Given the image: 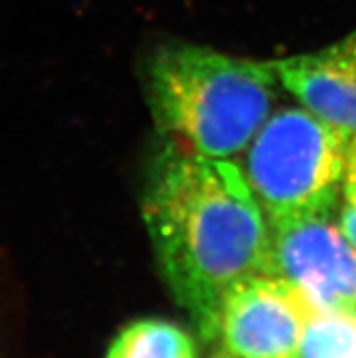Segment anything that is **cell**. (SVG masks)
I'll return each instance as SVG.
<instances>
[{
	"instance_id": "3957f363",
	"label": "cell",
	"mask_w": 356,
	"mask_h": 358,
	"mask_svg": "<svg viewBox=\"0 0 356 358\" xmlns=\"http://www.w3.org/2000/svg\"><path fill=\"white\" fill-rule=\"evenodd\" d=\"M348 144V135L304 106L271 113L240 166L269 222L329 211L342 187Z\"/></svg>"
},
{
	"instance_id": "9c48e42d",
	"label": "cell",
	"mask_w": 356,
	"mask_h": 358,
	"mask_svg": "<svg viewBox=\"0 0 356 358\" xmlns=\"http://www.w3.org/2000/svg\"><path fill=\"white\" fill-rule=\"evenodd\" d=\"M342 191L346 195V200H355L356 202V136L349 138Z\"/></svg>"
},
{
	"instance_id": "7a4b0ae2",
	"label": "cell",
	"mask_w": 356,
	"mask_h": 358,
	"mask_svg": "<svg viewBox=\"0 0 356 358\" xmlns=\"http://www.w3.org/2000/svg\"><path fill=\"white\" fill-rule=\"evenodd\" d=\"M273 62L202 48H160L149 62L148 93L155 122L169 142L211 159L242 153L276 100Z\"/></svg>"
},
{
	"instance_id": "52a82bcc",
	"label": "cell",
	"mask_w": 356,
	"mask_h": 358,
	"mask_svg": "<svg viewBox=\"0 0 356 358\" xmlns=\"http://www.w3.org/2000/svg\"><path fill=\"white\" fill-rule=\"evenodd\" d=\"M106 358H197V345L176 324L144 318L115 336Z\"/></svg>"
},
{
	"instance_id": "5b68a950",
	"label": "cell",
	"mask_w": 356,
	"mask_h": 358,
	"mask_svg": "<svg viewBox=\"0 0 356 358\" xmlns=\"http://www.w3.org/2000/svg\"><path fill=\"white\" fill-rule=\"evenodd\" d=\"M313 309L289 280L275 275L251 277L224 299L217 338L233 358H300Z\"/></svg>"
},
{
	"instance_id": "8fae6325",
	"label": "cell",
	"mask_w": 356,
	"mask_h": 358,
	"mask_svg": "<svg viewBox=\"0 0 356 358\" xmlns=\"http://www.w3.org/2000/svg\"><path fill=\"white\" fill-rule=\"evenodd\" d=\"M213 358H233V357H231V355H215V357H213Z\"/></svg>"
},
{
	"instance_id": "277c9868",
	"label": "cell",
	"mask_w": 356,
	"mask_h": 358,
	"mask_svg": "<svg viewBox=\"0 0 356 358\" xmlns=\"http://www.w3.org/2000/svg\"><path fill=\"white\" fill-rule=\"evenodd\" d=\"M269 226V275L294 284L316 309L356 315V250L329 211Z\"/></svg>"
},
{
	"instance_id": "6da1fadb",
	"label": "cell",
	"mask_w": 356,
	"mask_h": 358,
	"mask_svg": "<svg viewBox=\"0 0 356 358\" xmlns=\"http://www.w3.org/2000/svg\"><path fill=\"white\" fill-rule=\"evenodd\" d=\"M142 217L171 295L217 341L227 293L269 275L271 226L242 168L169 142L149 173Z\"/></svg>"
},
{
	"instance_id": "ba28073f",
	"label": "cell",
	"mask_w": 356,
	"mask_h": 358,
	"mask_svg": "<svg viewBox=\"0 0 356 358\" xmlns=\"http://www.w3.org/2000/svg\"><path fill=\"white\" fill-rule=\"evenodd\" d=\"M300 358H356V315L313 309Z\"/></svg>"
},
{
	"instance_id": "8992f818",
	"label": "cell",
	"mask_w": 356,
	"mask_h": 358,
	"mask_svg": "<svg viewBox=\"0 0 356 358\" xmlns=\"http://www.w3.org/2000/svg\"><path fill=\"white\" fill-rule=\"evenodd\" d=\"M280 84L306 109L356 136V29L318 51L273 62Z\"/></svg>"
},
{
	"instance_id": "30bf717a",
	"label": "cell",
	"mask_w": 356,
	"mask_h": 358,
	"mask_svg": "<svg viewBox=\"0 0 356 358\" xmlns=\"http://www.w3.org/2000/svg\"><path fill=\"white\" fill-rule=\"evenodd\" d=\"M339 226L346 235L351 245L356 250V202L355 200H346L342 211H340Z\"/></svg>"
}]
</instances>
